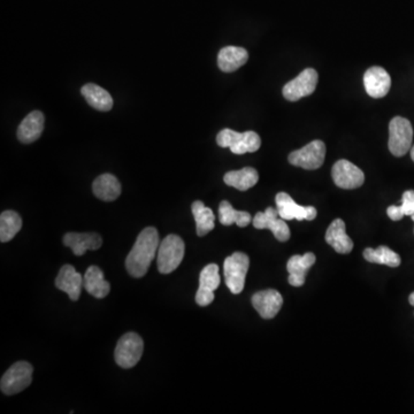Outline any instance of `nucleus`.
Listing matches in <instances>:
<instances>
[{
	"label": "nucleus",
	"instance_id": "f257e3e1",
	"mask_svg": "<svg viewBox=\"0 0 414 414\" xmlns=\"http://www.w3.org/2000/svg\"><path fill=\"white\" fill-rule=\"evenodd\" d=\"M160 239L155 227H148L140 232L127 259L125 269L133 277H143L149 271L151 262L158 254Z\"/></svg>",
	"mask_w": 414,
	"mask_h": 414
},
{
	"label": "nucleus",
	"instance_id": "f03ea898",
	"mask_svg": "<svg viewBox=\"0 0 414 414\" xmlns=\"http://www.w3.org/2000/svg\"><path fill=\"white\" fill-rule=\"evenodd\" d=\"M185 245L180 236L168 235L160 242L157 264L161 274H170L175 271L185 257Z\"/></svg>",
	"mask_w": 414,
	"mask_h": 414
},
{
	"label": "nucleus",
	"instance_id": "7ed1b4c3",
	"mask_svg": "<svg viewBox=\"0 0 414 414\" xmlns=\"http://www.w3.org/2000/svg\"><path fill=\"white\" fill-rule=\"evenodd\" d=\"M217 143L221 148H229L235 155L256 152L260 149L262 140L254 131H245L243 134L232 129H224L217 136Z\"/></svg>",
	"mask_w": 414,
	"mask_h": 414
},
{
	"label": "nucleus",
	"instance_id": "20e7f679",
	"mask_svg": "<svg viewBox=\"0 0 414 414\" xmlns=\"http://www.w3.org/2000/svg\"><path fill=\"white\" fill-rule=\"evenodd\" d=\"M33 372V366L27 361H18L13 363L1 378V382H0L1 391L7 396H13V395L21 393L31 385Z\"/></svg>",
	"mask_w": 414,
	"mask_h": 414
},
{
	"label": "nucleus",
	"instance_id": "39448f33",
	"mask_svg": "<svg viewBox=\"0 0 414 414\" xmlns=\"http://www.w3.org/2000/svg\"><path fill=\"white\" fill-rule=\"evenodd\" d=\"M250 267V259L243 252H235L224 262V279L230 291L239 295L245 286V277Z\"/></svg>",
	"mask_w": 414,
	"mask_h": 414
},
{
	"label": "nucleus",
	"instance_id": "423d86ee",
	"mask_svg": "<svg viewBox=\"0 0 414 414\" xmlns=\"http://www.w3.org/2000/svg\"><path fill=\"white\" fill-rule=\"evenodd\" d=\"M413 128L408 119L393 118L389 123V150L395 157H403L411 150Z\"/></svg>",
	"mask_w": 414,
	"mask_h": 414
},
{
	"label": "nucleus",
	"instance_id": "0eeeda50",
	"mask_svg": "<svg viewBox=\"0 0 414 414\" xmlns=\"http://www.w3.org/2000/svg\"><path fill=\"white\" fill-rule=\"evenodd\" d=\"M144 351V342L136 333H127L118 342L114 358L118 365L123 368L136 366Z\"/></svg>",
	"mask_w": 414,
	"mask_h": 414
},
{
	"label": "nucleus",
	"instance_id": "6e6552de",
	"mask_svg": "<svg viewBox=\"0 0 414 414\" xmlns=\"http://www.w3.org/2000/svg\"><path fill=\"white\" fill-rule=\"evenodd\" d=\"M326 145L322 140H313L289 155V162L296 167L313 170L321 167L325 161Z\"/></svg>",
	"mask_w": 414,
	"mask_h": 414
},
{
	"label": "nucleus",
	"instance_id": "1a4fd4ad",
	"mask_svg": "<svg viewBox=\"0 0 414 414\" xmlns=\"http://www.w3.org/2000/svg\"><path fill=\"white\" fill-rule=\"evenodd\" d=\"M318 73L316 69L306 68L298 75L295 80L284 86V98L289 102H297L299 99L312 95L318 84Z\"/></svg>",
	"mask_w": 414,
	"mask_h": 414
},
{
	"label": "nucleus",
	"instance_id": "9d476101",
	"mask_svg": "<svg viewBox=\"0 0 414 414\" xmlns=\"http://www.w3.org/2000/svg\"><path fill=\"white\" fill-rule=\"evenodd\" d=\"M276 209L280 218L284 220L312 221L316 218V207L313 206H301L292 200L291 196L286 192H280L275 197Z\"/></svg>",
	"mask_w": 414,
	"mask_h": 414
},
{
	"label": "nucleus",
	"instance_id": "9b49d317",
	"mask_svg": "<svg viewBox=\"0 0 414 414\" xmlns=\"http://www.w3.org/2000/svg\"><path fill=\"white\" fill-rule=\"evenodd\" d=\"M254 226L257 229H269L275 239L286 242L290 239V229L286 220L280 218L277 209L269 207L265 212H258L254 218Z\"/></svg>",
	"mask_w": 414,
	"mask_h": 414
},
{
	"label": "nucleus",
	"instance_id": "f8f14e48",
	"mask_svg": "<svg viewBox=\"0 0 414 414\" xmlns=\"http://www.w3.org/2000/svg\"><path fill=\"white\" fill-rule=\"evenodd\" d=\"M331 176L338 188L348 189V190L359 188L365 182L363 170L344 159L337 161L333 166Z\"/></svg>",
	"mask_w": 414,
	"mask_h": 414
},
{
	"label": "nucleus",
	"instance_id": "ddd939ff",
	"mask_svg": "<svg viewBox=\"0 0 414 414\" xmlns=\"http://www.w3.org/2000/svg\"><path fill=\"white\" fill-rule=\"evenodd\" d=\"M219 266L209 264L200 271V288L196 294V303L200 306H207L214 301V290L220 286Z\"/></svg>",
	"mask_w": 414,
	"mask_h": 414
},
{
	"label": "nucleus",
	"instance_id": "4468645a",
	"mask_svg": "<svg viewBox=\"0 0 414 414\" xmlns=\"http://www.w3.org/2000/svg\"><path fill=\"white\" fill-rule=\"evenodd\" d=\"M363 86L367 95L372 98H383L391 88L390 75L385 68L374 66L363 75Z\"/></svg>",
	"mask_w": 414,
	"mask_h": 414
},
{
	"label": "nucleus",
	"instance_id": "2eb2a0df",
	"mask_svg": "<svg viewBox=\"0 0 414 414\" xmlns=\"http://www.w3.org/2000/svg\"><path fill=\"white\" fill-rule=\"evenodd\" d=\"M252 305L264 319H273L284 305V298L274 289L262 290L252 296Z\"/></svg>",
	"mask_w": 414,
	"mask_h": 414
},
{
	"label": "nucleus",
	"instance_id": "dca6fc26",
	"mask_svg": "<svg viewBox=\"0 0 414 414\" xmlns=\"http://www.w3.org/2000/svg\"><path fill=\"white\" fill-rule=\"evenodd\" d=\"M56 286L66 292L72 301H78L83 286V277L72 265L61 267L56 279Z\"/></svg>",
	"mask_w": 414,
	"mask_h": 414
},
{
	"label": "nucleus",
	"instance_id": "f3484780",
	"mask_svg": "<svg viewBox=\"0 0 414 414\" xmlns=\"http://www.w3.org/2000/svg\"><path fill=\"white\" fill-rule=\"evenodd\" d=\"M63 241L78 257L89 250H98L103 245V239L97 233H68L63 236Z\"/></svg>",
	"mask_w": 414,
	"mask_h": 414
},
{
	"label": "nucleus",
	"instance_id": "a211bd4d",
	"mask_svg": "<svg viewBox=\"0 0 414 414\" xmlns=\"http://www.w3.org/2000/svg\"><path fill=\"white\" fill-rule=\"evenodd\" d=\"M44 130V114L41 110H33L22 120L18 128V138L21 143H33L38 140Z\"/></svg>",
	"mask_w": 414,
	"mask_h": 414
},
{
	"label": "nucleus",
	"instance_id": "6ab92c4d",
	"mask_svg": "<svg viewBox=\"0 0 414 414\" xmlns=\"http://www.w3.org/2000/svg\"><path fill=\"white\" fill-rule=\"evenodd\" d=\"M316 256L307 252L304 256H292L286 264V271L289 273L288 281L292 286H304L307 271L314 265Z\"/></svg>",
	"mask_w": 414,
	"mask_h": 414
},
{
	"label": "nucleus",
	"instance_id": "aec40b11",
	"mask_svg": "<svg viewBox=\"0 0 414 414\" xmlns=\"http://www.w3.org/2000/svg\"><path fill=\"white\" fill-rule=\"evenodd\" d=\"M326 242L337 254H350L353 249V242L346 235V224L342 219H336L328 227Z\"/></svg>",
	"mask_w": 414,
	"mask_h": 414
},
{
	"label": "nucleus",
	"instance_id": "412c9836",
	"mask_svg": "<svg viewBox=\"0 0 414 414\" xmlns=\"http://www.w3.org/2000/svg\"><path fill=\"white\" fill-rule=\"evenodd\" d=\"M249 53L239 46H226L221 48L218 56L219 68L224 73H233L247 63Z\"/></svg>",
	"mask_w": 414,
	"mask_h": 414
},
{
	"label": "nucleus",
	"instance_id": "4be33fe9",
	"mask_svg": "<svg viewBox=\"0 0 414 414\" xmlns=\"http://www.w3.org/2000/svg\"><path fill=\"white\" fill-rule=\"evenodd\" d=\"M84 289L93 297L103 299L110 294V286L105 280L104 273L97 266H90L83 277Z\"/></svg>",
	"mask_w": 414,
	"mask_h": 414
},
{
	"label": "nucleus",
	"instance_id": "5701e85b",
	"mask_svg": "<svg viewBox=\"0 0 414 414\" xmlns=\"http://www.w3.org/2000/svg\"><path fill=\"white\" fill-rule=\"evenodd\" d=\"M93 190L99 200L113 202L121 195V185L119 180L112 174H103L93 182Z\"/></svg>",
	"mask_w": 414,
	"mask_h": 414
},
{
	"label": "nucleus",
	"instance_id": "b1692460",
	"mask_svg": "<svg viewBox=\"0 0 414 414\" xmlns=\"http://www.w3.org/2000/svg\"><path fill=\"white\" fill-rule=\"evenodd\" d=\"M81 93L86 98L88 104L90 106H93L95 110H100V112H108L113 108L112 95L106 90L97 86V84H86L81 89Z\"/></svg>",
	"mask_w": 414,
	"mask_h": 414
},
{
	"label": "nucleus",
	"instance_id": "393cba45",
	"mask_svg": "<svg viewBox=\"0 0 414 414\" xmlns=\"http://www.w3.org/2000/svg\"><path fill=\"white\" fill-rule=\"evenodd\" d=\"M259 175L254 168L245 167L239 170H232L224 175V181L227 185L237 190L247 191L257 185Z\"/></svg>",
	"mask_w": 414,
	"mask_h": 414
},
{
	"label": "nucleus",
	"instance_id": "a878e982",
	"mask_svg": "<svg viewBox=\"0 0 414 414\" xmlns=\"http://www.w3.org/2000/svg\"><path fill=\"white\" fill-rule=\"evenodd\" d=\"M191 211L194 215L195 221H196L197 235L205 236L214 229L215 226V215L209 207L204 205L203 202L197 200L191 206Z\"/></svg>",
	"mask_w": 414,
	"mask_h": 414
},
{
	"label": "nucleus",
	"instance_id": "bb28decb",
	"mask_svg": "<svg viewBox=\"0 0 414 414\" xmlns=\"http://www.w3.org/2000/svg\"><path fill=\"white\" fill-rule=\"evenodd\" d=\"M219 220L224 226H232L236 224L241 228H244L252 221V217L249 212L236 211L229 202L224 200L219 206Z\"/></svg>",
	"mask_w": 414,
	"mask_h": 414
},
{
	"label": "nucleus",
	"instance_id": "cd10ccee",
	"mask_svg": "<svg viewBox=\"0 0 414 414\" xmlns=\"http://www.w3.org/2000/svg\"><path fill=\"white\" fill-rule=\"evenodd\" d=\"M22 219L14 211H5L0 215V241L6 243L21 230Z\"/></svg>",
	"mask_w": 414,
	"mask_h": 414
},
{
	"label": "nucleus",
	"instance_id": "c85d7f7f",
	"mask_svg": "<svg viewBox=\"0 0 414 414\" xmlns=\"http://www.w3.org/2000/svg\"><path fill=\"white\" fill-rule=\"evenodd\" d=\"M363 258L367 262L389 267H398L400 265V257L387 247H378V249H366L363 251Z\"/></svg>",
	"mask_w": 414,
	"mask_h": 414
},
{
	"label": "nucleus",
	"instance_id": "c756f323",
	"mask_svg": "<svg viewBox=\"0 0 414 414\" xmlns=\"http://www.w3.org/2000/svg\"><path fill=\"white\" fill-rule=\"evenodd\" d=\"M400 207H402L404 214L410 215V217H411L412 214H414L413 190L405 191V192L403 194L402 205H400Z\"/></svg>",
	"mask_w": 414,
	"mask_h": 414
},
{
	"label": "nucleus",
	"instance_id": "7c9ffc66",
	"mask_svg": "<svg viewBox=\"0 0 414 414\" xmlns=\"http://www.w3.org/2000/svg\"><path fill=\"white\" fill-rule=\"evenodd\" d=\"M387 214L389 218L393 221H400L402 220L405 214L403 212L402 207L400 206H389L387 209Z\"/></svg>",
	"mask_w": 414,
	"mask_h": 414
},
{
	"label": "nucleus",
	"instance_id": "2f4dec72",
	"mask_svg": "<svg viewBox=\"0 0 414 414\" xmlns=\"http://www.w3.org/2000/svg\"><path fill=\"white\" fill-rule=\"evenodd\" d=\"M408 301H410V304H411L412 306H414V292H412L410 297H408Z\"/></svg>",
	"mask_w": 414,
	"mask_h": 414
},
{
	"label": "nucleus",
	"instance_id": "473e14b6",
	"mask_svg": "<svg viewBox=\"0 0 414 414\" xmlns=\"http://www.w3.org/2000/svg\"><path fill=\"white\" fill-rule=\"evenodd\" d=\"M411 158L414 161V145L411 148Z\"/></svg>",
	"mask_w": 414,
	"mask_h": 414
},
{
	"label": "nucleus",
	"instance_id": "72a5a7b5",
	"mask_svg": "<svg viewBox=\"0 0 414 414\" xmlns=\"http://www.w3.org/2000/svg\"><path fill=\"white\" fill-rule=\"evenodd\" d=\"M411 218H412V220H413V221H414V214H412V215H411Z\"/></svg>",
	"mask_w": 414,
	"mask_h": 414
}]
</instances>
